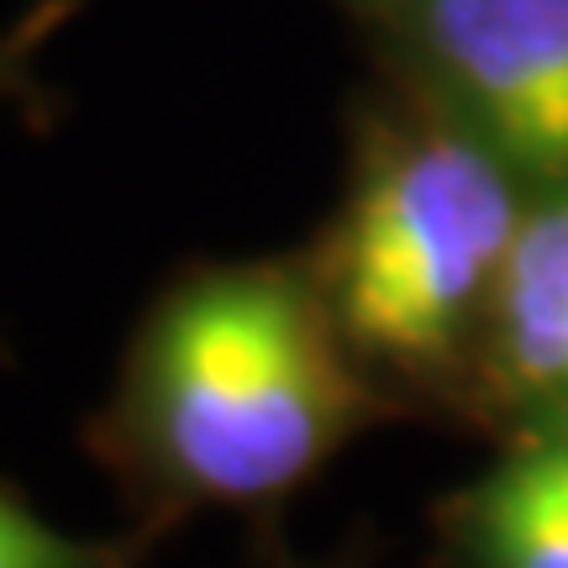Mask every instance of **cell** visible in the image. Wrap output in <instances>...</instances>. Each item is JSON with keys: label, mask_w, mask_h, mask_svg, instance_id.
Wrapping results in <instances>:
<instances>
[{"label": "cell", "mask_w": 568, "mask_h": 568, "mask_svg": "<svg viewBox=\"0 0 568 568\" xmlns=\"http://www.w3.org/2000/svg\"><path fill=\"white\" fill-rule=\"evenodd\" d=\"M379 410L301 247L163 284L84 443L153 548L205 510L274 516Z\"/></svg>", "instance_id": "cell-1"}, {"label": "cell", "mask_w": 568, "mask_h": 568, "mask_svg": "<svg viewBox=\"0 0 568 568\" xmlns=\"http://www.w3.org/2000/svg\"><path fill=\"white\" fill-rule=\"evenodd\" d=\"M531 201L537 190L495 148L410 90L368 111L343 205L305 253L374 379H474Z\"/></svg>", "instance_id": "cell-2"}, {"label": "cell", "mask_w": 568, "mask_h": 568, "mask_svg": "<svg viewBox=\"0 0 568 568\" xmlns=\"http://www.w3.org/2000/svg\"><path fill=\"white\" fill-rule=\"evenodd\" d=\"M400 90L495 148L548 195L568 190V0H343Z\"/></svg>", "instance_id": "cell-3"}, {"label": "cell", "mask_w": 568, "mask_h": 568, "mask_svg": "<svg viewBox=\"0 0 568 568\" xmlns=\"http://www.w3.org/2000/svg\"><path fill=\"white\" fill-rule=\"evenodd\" d=\"M474 379L510 426H568V190L531 201L489 305Z\"/></svg>", "instance_id": "cell-4"}, {"label": "cell", "mask_w": 568, "mask_h": 568, "mask_svg": "<svg viewBox=\"0 0 568 568\" xmlns=\"http://www.w3.org/2000/svg\"><path fill=\"white\" fill-rule=\"evenodd\" d=\"M437 527L453 568H568V426H510Z\"/></svg>", "instance_id": "cell-5"}, {"label": "cell", "mask_w": 568, "mask_h": 568, "mask_svg": "<svg viewBox=\"0 0 568 568\" xmlns=\"http://www.w3.org/2000/svg\"><path fill=\"white\" fill-rule=\"evenodd\" d=\"M148 542L126 537H80L53 527L32 500L0 479V568H138Z\"/></svg>", "instance_id": "cell-6"}, {"label": "cell", "mask_w": 568, "mask_h": 568, "mask_svg": "<svg viewBox=\"0 0 568 568\" xmlns=\"http://www.w3.org/2000/svg\"><path fill=\"white\" fill-rule=\"evenodd\" d=\"M69 11H74V0H38V6H32V17L0 38V90H17L21 74H27L32 48L53 38V27H59Z\"/></svg>", "instance_id": "cell-7"}, {"label": "cell", "mask_w": 568, "mask_h": 568, "mask_svg": "<svg viewBox=\"0 0 568 568\" xmlns=\"http://www.w3.org/2000/svg\"><path fill=\"white\" fill-rule=\"evenodd\" d=\"M284 568H295V564H284Z\"/></svg>", "instance_id": "cell-8"}]
</instances>
